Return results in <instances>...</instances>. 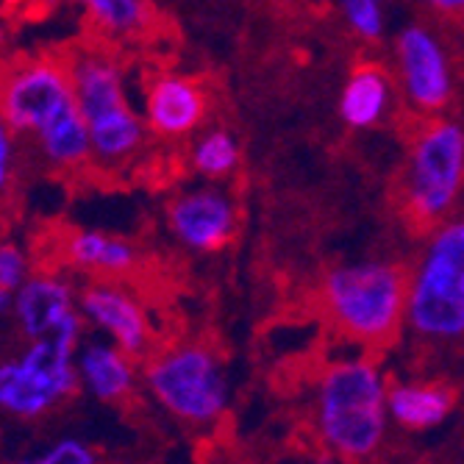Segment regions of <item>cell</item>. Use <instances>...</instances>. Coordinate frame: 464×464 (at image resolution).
<instances>
[{
  "instance_id": "cell-7",
  "label": "cell",
  "mask_w": 464,
  "mask_h": 464,
  "mask_svg": "<svg viewBox=\"0 0 464 464\" xmlns=\"http://www.w3.org/2000/svg\"><path fill=\"white\" fill-rule=\"evenodd\" d=\"M464 189V125L448 117L426 122L414 137L403 170L401 198L420 226H440Z\"/></svg>"
},
{
  "instance_id": "cell-17",
  "label": "cell",
  "mask_w": 464,
  "mask_h": 464,
  "mask_svg": "<svg viewBox=\"0 0 464 464\" xmlns=\"http://www.w3.org/2000/svg\"><path fill=\"white\" fill-rule=\"evenodd\" d=\"M453 409V395L431 382H398L390 387V417L403 431H431Z\"/></svg>"
},
{
  "instance_id": "cell-13",
  "label": "cell",
  "mask_w": 464,
  "mask_h": 464,
  "mask_svg": "<svg viewBox=\"0 0 464 464\" xmlns=\"http://www.w3.org/2000/svg\"><path fill=\"white\" fill-rule=\"evenodd\" d=\"M208 111L200 83L187 75H156L145 90V122L161 140H184L195 134Z\"/></svg>"
},
{
  "instance_id": "cell-6",
  "label": "cell",
  "mask_w": 464,
  "mask_h": 464,
  "mask_svg": "<svg viewBox=\"0 0 464 464\" xmlns=\"http://www.w3.org/2000/svg\"><path fill=\"white\" fill-rule=\"evenodd\" d=\"M150 401L189 426H212L231 403L220 356L203 343H176L153 353L142 370Z\"/></svg>"
},
{
  "instance_id": "cell-15",
  "label": "cell",
  "mask_w": 464,
  "mask_h": 464,
  "mask_svg": "<svg viewBox=\"0 0 464 464\" xmlns=\"http://www.w3.org/2000/svg\"><path fill=\"white\" fill-rule=\"evenodd\" d=\"M392 106V78L390 72L375 64H359L343 83L340 92V120L353 131L375 129L390 114Z\"/></svg>"
},
{
  "instance_id": "cell-12",
  "label": "cell",
  "mask_w": 464,
  "mask_h": 464,
  "mask_svg": "<svg viewBox=\"0 0 464 464\" xmlns=\"http://www.w3.org/2000/svg\"><path fill=\"white\" fill-rule=\"evenodd\" d=\"M167 226L192 253H218L237 234L234 200L218 187H195L167 206Z\"/></svg>"
},
{
  "instance_id": "cell-22",
  "label": "cell",
  "mask_w": 464,
  "mask_h": 464,
  "mask_svg": "<svg viewBox=\"0 0 464 464\" xmlns=\"http://www.w3.org/2000/svg\"><path fill=\"white\" fill-rule=\"evenodd\" d=\"M31 262L28 253L17 242L0 245V295H14L28 278H31Z\"/></svg>"
},
{
  "instance_id": "cell-2",
  "label": "cell",
  "mask_w": 464,
  "mask_h": 464,
  "mask_svg": "<svg viewBox=\"0 0 464 464\" xmlns=\"http://www.w3.org/2000/svg\"><path fill=\"white\" fill-rule=\"evenodd\" d=\"M390 382L367 356L328 362L312 387V431L317 445L343 464H364L378 456L390 417Z\"/></svg>"
},
{
  "instance_id": "cell-8",
  "label": "cell",
  "mask_w": 464,
  "mask_h": 464,
  "mask_svg": "<svg viewBox=\"0 0 464 464\" xmlns=\"http://www.w3.org/2000/svg\"><path fill=\"white\" fill-rule=\"evenodd\" d=\"M83 334H53L31 340L14 359L0 364V409L20 420H36L59 409L78 390L75 353Z\"/></svg>"
},
{
  "instance_id": "cell-10",
  "label": "cell",
  "mask_w": 464,
  "mask_h": 464,
  "mask_svg": "<svg viewBox=\"0 0 464 464\" xmlns=\"http://www.w3.org/2000/svg\"><path fill=\"white\" fill-rule=\"evenodd\" d=\"M81 314L103 340L142 359L153 348V323L145 304L120 278H95L78 295Z\"/></svg>"
},
{
  "instance_id": "cell-4",
  "label": "cell",
  "mask_w": 464,
  "mask_h": 464,
  "mask_svg": "<svg viewBox=\"0 0 464 464\" xmlns=\"http://www.w3.org/2000/svg\"><path fill=\"white\" fill-rule=\"evenodd\" d=\"M406 328L420 343H464V215L431 228L409 270Z\"/></svg>"
},
{
  "instance_id": "cell-16",
  "label": "cell",
  "mask_w": 464,
  "mask_h": 464,
  "mask_svg": "<svg viewBox=\"0 0 464 464\" xmlns=\"http://www.w3.org/2000/svg\"><path fill=\"white\" fill-rule=\"evenodd\" d=\"M62 253L70 267L95 273L101 278H122L134 273L140 265V253L129 239L106 234V231H95V228L72 231L64 239Z\"/></svg>"
},
{
  "instance_id": "cell-24",
  "label": "cell",
  "mask_w": 464,
  "mask_h": 464,
  "mask_svg": "<svg viewBox=\"0 0 464 464\" xmlns=\"http://www.w3.org/2000/svg\"><path fill=\"white\" fill-rule=\"evenodd\" d=\"M423 4L437 14H448V17L464 14V0H423Z\"/></svg>"
},
{
  "instance_id": "cell-20",
  "label": "cell",
  "mask_w": 464,
  "mask_h": 464,
  "mask_svg": "<svg viewBox=\"0 0 464 464\" xmlns=\"http://www.w3.org/2000/svg\"><path fill=\"white\" fill-rule=\"evenodd\" d=\"M345 25L364 42H375L384 36L387 17H384V4L382 0H336Z\"/></svg>"
},
{
  "instance_id": "cell-5",
  "label": "cell",
  "mask_w": 464,
  "mask_h": 464,
  "mask_svg": "<svg viewBox=\"0 0 464 464\" xmlns=\"http://www.w3.org/2000/svg\"><path fill=\"white\" fill-rule=\"evenodd\" d=\"M67 64L78 109L90 125L95 161H131L145 145L148 122L125 95L122 67L103 51H78Z\"/></svg>"
},
{
  "instance_id": "cell-9",
  "label": "cell",
  "mask_w": 464,
  "mask_h": 464,
  "mask_svg": "<svg viewBox=\"0 0 464 464\" xmlns=\"http://www.w3.org/2000/svg\"><path fill=\"white\" fill-rule=\"evenodd\" d=\"M398 78L406 101L423 114H440L453 98V70L442 39L426 25H406L395 39Z\"/></svg>"
},
{
  "instance_id": "cell-14",
  "label": "cell",
  "mask_w": 464,
  "mask_h": 464,
  "mask_svg": "<svg viewBox=\"0 0 464 464\" xmlns=\"http://www.w3.org/2000/svg\"><path fill=\"white\" fill-rule=\"evenodd\" d=\"M75 367L81 390L101 403L129 401L142 378L137 370V359L109 340L81 343L75 353Z\"/></svg>"
},
{
  "instance_id": "cell-11",
  "label": "cell",
  "mask_w": 464,
  "mask_h": 464,
  "mask_svg": "<svg viewBox=\"0 0 464 464\" xmlns=\"http://www.w3.org/2000/svg\"><path fill=\"white\" fill-rule=\"evenodd\" d=\"M78 295L70 278L62 273H34L17 292L12 301V317L14 328L25 343L42 340L53 334H83V320Z\"/></svg>"
},
{
  "instance_id": "cell-19",
  "label": "cell",
  "mask_w": 464,
  "mask_h": 464,
  "mask_svg": "<svg viewBox=\"0 0 464 464\" xmlns=\"http://www.w3.org/2000/svg\"><path fill=\"white\" fill-rule=\"evenodd\" d=\"M75 4L109 36H134L150 23L145 0H75Z\"/></svg>"
},
{
  "instance_id": "cell-18",
  "label": "cell",
  "mask_w": 464,
  "mask_h": 464,
  "mask_svg": "<svg viewBox=\"0 0 464 464\" xmlns=\"http://www.w3.org/2000/svg\"><path fill=\"white\" fill-rule=\"evenodd\" d=\"M242 161V148L237 137L218 125V129H206L195 137L189 145V167L200 179H226L231 176Z\"/></svg>"
},
{
  "instance_id": "cell-3",
  "label": "cell",
  "mask_w": 464,
  "mask_h": 464,
  "mask_svg": "<svg viewBox=\"0 0 464 464\" xmlns=\"http://www.w3.org/2000/svg\"><path fill=\"white\" fill-rule=\"evenodd\" d=\"M323 312L348 340L375 348L392 343L406 325L409 273L390 259L336 265L320 284Z\"/></svg>"
},
{
  "instance_id": "cell-21",
  "label": "cell",
  "mask_w": 464,
  "mask_h": 464,
  "mask_svg": "<svg viewBox=\"0 0 464 464\" xmlns=\"http://www.w3.org/2000/svg\"><path fill=\"white\" fill-rule=\"evenodd\" d=\"M12 464H98V456L90 448V442H83L78 437H62L51 442L45 450H39L34 456H23Z\"/></svg>"
},
{
  "instance_id": "cell-1",
  "label": "cell",
  "mask_w": 464,
  "mask_h": 464,
  "mask_svg": "<svg viewBox=\"0 0 464 464\" xmlns=\"http://www.w3.org/2000/svg\"><path fill=\"white\" fill-rule=\"evenodd\" d=\"M0 109L6 129L17 140L28 137L56 170H78L95 159L90 125L78 109L67 62L51 56L17 62L4 78Z\"/></svg>"
},
{
  "instance_id": "cell-23",
  "label": "cell",
  "mask_w": 464,
  "mask_h": 464,
  "mask_svg": "<svg viewBox=\"0 0 464 464\" xmlns=\"http://www.w3.org/2000/svg\"><path fill=\"white\" fill-rule=\"evenodd\" d=\"M14 148H17V137L6 129L4 125V131H0V187H9L12 184V179H14V161H17V153H14Z\"/></svg>"
}]
</instances>
